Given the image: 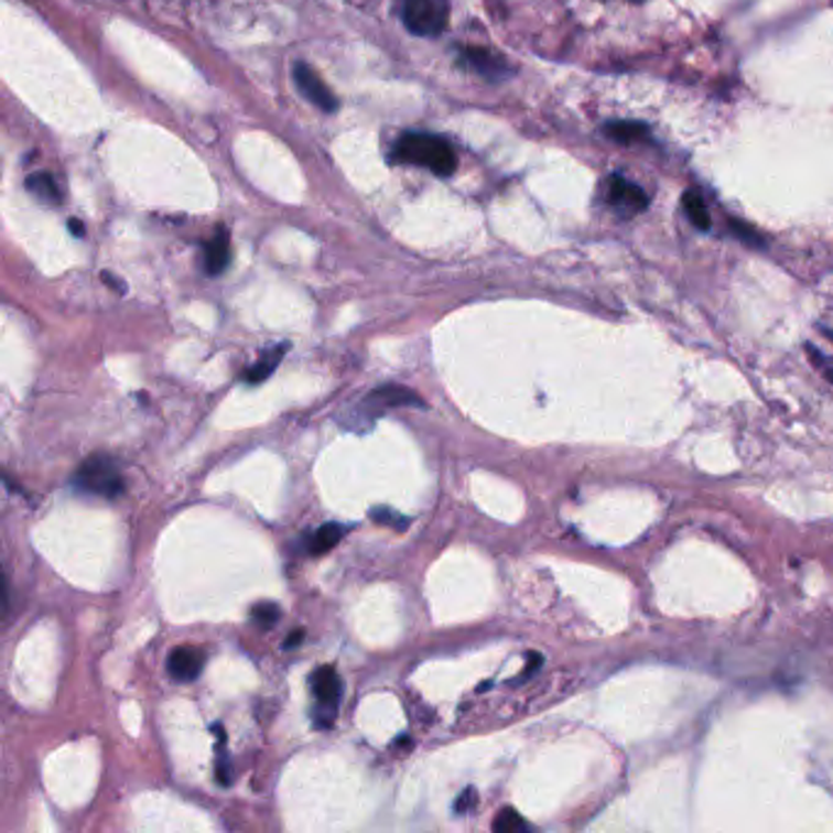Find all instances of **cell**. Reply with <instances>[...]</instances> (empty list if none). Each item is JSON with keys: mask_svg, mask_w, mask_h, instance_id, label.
Returning a JSON list of instances; mask_svg holds the SVG:
<instances>
[{"mask_svg": "<svg viewBox=\"0 0 833 833\" xmlns=\"http://www.w3.org/2000/svg\"><path fill=\"white\" fill-rule=\"evenodd\" d=\"M682 208H684L686 218H690V223L694 225L696 230L706 232L708 228H712V216H708L706 201H704V196L700 194V191H696V188L684 191V196H682Z\"/></svg>", "mask_w": 833, "mask_h": 833, "instance_id": "cell-11", "label": "cell"}, {"mask_svg": "<svg viewBox=\"0 0 833 833\" xmlns=\"http://www.w3.org/2000/svg\"><path fill=\"white\" fill-rule=\"evenodd\" d=\"M294 82L299 86V91L306 96L313 106H318L325 112H333L337 108L335 96L328 91V86L321 82V76L313 69H309L306 64H296L294 69Z\"/></svg>", "mask_w": 833, "mask_h": 833, "instance_id": "cell-7", "label": "cell"}, {"mask_svg": "<svg viewBox=\"0 0 833 833\" xmlns=\"http://www.w3.org/2000/svg\"><path fill=\"white\" fill-rule=\"evenodd\" d=\"M74 484L86 494L104 499H118L126 491V482H122L120 472L116 467V459L108 455H94L78 467Z\"/></svg>", "mask_w": 833, "mask_h": 833, "instance_id": "cell-3", "label": "cell"}, {"mask_svg": "<svg viewBox=\"0 0 833 833\" xmlns=\"http://www.w3.org/2000/svg\"><path fill=\"white\" fill-rule=\"evenodd\" d=\"M391 156H393V162L431 169V172L437 176H450L457 169V156H455L453 144L445 142L443 138H437V134H428V132H407L397 142Z\"/></svg>", "mask_w": 833, "mask_h": 833, "instance_id": "cell-1", "label": "cell"}, {"mask_svg": "<svg viewBox=\"0 0 833 833\" xmlns=\"http://www.w3.org/2000/svg\"><path fill=\"white\" fill-rule=\"evenodd\" d=\"M311 686L315 692V700H318V704H321L318 712H315V726L328 728V726H333L335 708H337V702H340V696H343V682H340V678H337L335 668L325 666V668L313 672Z\"/></svg>", "mask_w": 833, "mask_h": 833, "instance_id": "cell-5", "label": "cell"}, {"mask_svg": "<svg viewBox=\"0 0 833 833\" xmlns=\"http://www.w3.org/2000/svg\"><path fill=\"white\" fill-rule=\"evenodd\" d=\"M301 640H303V628L294 630V634H291V636H289V640H286V643H284V648L289 650V648H294V646H301Z\"/></svg>", "mask_w": 833, "mask_h": 833, "instance_id": "cell-22", "label": "cell"}, {"mask_svg": "<svg viewBox=\"0 0 833 833\" xmlns=\"http://www.w3.org/2000/svg\"><path fill=\"white\" fill-rule=\"evenodd\" d=\"M599 198H602V204L621 220L636 218L640 216V213H646L650 206L648 191L640 184L630 182V178H626L624 174L606 176L599 188Z\"/></svg>", "mask_w": 833, "mask_h": 833, "instance_id": "cell-2", "label": "cell"}, {"mask_svg": "<svg viewBox=\"0 0 833 833\" xmlns=\"http://www.w3.org/2000/svg\"><path fill=\"white\" fill-rule=\"evenodd\" d=\"M228 264H230V238H228V230L218 228V232L213 235V240L206 245V272L210 277H218L228 269Z\"/></svg>", "mask_w": 833, "mask_h": 833, "instance_id": "cell-9", "label": "cell"}, {"mask_svg": "<svg viewBox=\"0 0 833 833\" xmlns=\"http://www.w3.org/2000/svg\"><path fill=\"white\" fill-rule=\"evenodd\" d=\"M475 807H477V790H475V787H467V790H463V794L457 797L455 812L457 814H469Z\"/></svg>", "mask_w": 833, "mask_h": 833, "instance_id": "cell-19", "label": "cell"}, {"mask_svg": "<svg viewBox=\"0 0 833 833\" xmlns=\"http://www.w3.org/2000/svg\"><path fill=\"white\" fill-rule=\"evenodd\" d=\"M369 403H379V407H421V399L415 397L413 391L401 389V387H381L377 391H371V397L367 399Z\"/></svg>", "mask_w": 833, "mask_h": 833, "instance_id": "cell-13", "label": "cell"}, {"mask_svg": "<svg viewBox=\"0 0 833 833\" xmlns=\"http://www.w3.org/2000/svg\"><path fill=\"white\" fill-rule=\"evenodd\" d=\"M528 824L526 821L513 812V809H504V812L494 819V831L499 833H516V831H526Z\"/></svg>", "mask_w": 833, "mask_h": 833, "instance_id": "cell-16", "label": "cell"}, {"mask_svg": "<svg viewBox=\"0 0 833 833\" xmlns=\"http://www.w3.org/2000/svg\"><path fill=\"white\" fill-rule=\"evenodd\" d=\"M630 3H640V0H630Z\"/></svg>", "mask_w": 833, "mask_h": 833, "instance_id": "cell-25", "label": "cell"}, {"mask_svg": "<svg viewBox=\"0 0 833 833\" xmlns=\"http://www.w3.org/2000/svg\"><path fill=\"white\" fill-rule=\"evenodd\" d=\"M252 621L257 624V626H262V628H269V626H274L277 621H279V616H281V609H279V606L277 604H269V602H264V604H257L255 606V609H252Z\"/></svg>", "mask_w": 833, "mask_h": 833, "instance_id": "cell-17", "label": "cell"}, {"mask_svg": "<svg viewBox=\"0 0 833 833\" xmlns=\"http://www.w3.org/2000/svg\"><path fill=\"white\" fill-rule=\"evenodd\" d=\"M450 20L447 0H403V22L419 37L443 35Z\"/></svg>", "mask_w": 833, "mask_h": 833, "instance_id": "cell-4", "label": "cell"}, {"mask_svg": "<svg viewBox=\"0 0 833 833\" xmlns=\"http://www.w3.org/2000/svg\"><path fill=\"white\" fill-rule=\"evenodd\" d=\"M604 134L618 144H634V142H648L650 128L643 122H630V120H612L604 126Z\"/></svg>", "mask_w": 833, "mask_h": 833, "instance_id": "cell-10", "label": "cell"}, {"mask_svg": "<svg viewBox=\"0 0 833 833\" xmlns=\"http://www.w3.org/2000/svg\"><path fill=\"white\" fill-rule=\"evenodd\" d=\"M343 536H345V526H340V523H325V526L318 528V531L313 533L309 550H311L313 555L328 553V550H333L337 543H340Z\"/></svg>", "mask_w": 833, "mask_h": 833, "instance_id": "cell-15", "label": "cell"}, {"mask_svg": "<svg viewBox=\"0 0 833 833\" xmlns=\"http://www.w3.org/2000/svg\"><path fill=\"white\" fill-rule=\"evenodd\" d=\"M28 191L37 201H42V204H50V206L62 204L60 186H56V182L50 174H32L28 178Z\"/></svg>", "mask_w": 833, "mask_h": 833, "instance_id": "cell-14", "label": "cell"}, {"mask_svg": "<svg viewBox=\"0 0 833 833\" xmlns=\"http://www.w3.org/2000/svg\"><path fill=\"white\" fill-rule=\"evenodd\" d=\"M286 350H289V345H286V343H281V345L272 347V350H267V353L260 357V363H257V365L245 375V381H247V385H260V381H264L267 377H272V375H274V369H277L279 363H281V357L286 355Z\"/></svg>", "mask_w": 833, "mask_h": 833, "instance_id": "cell-12", "label": "cell"}, {"mask_svg": "<svg viewBox=\"0 0 833 833\" xmlns=\"http://www.w3.org/2000/svg\"><path fill=\"white\" fill-rule=\"evenodd\" d=\"M829 337H833V331H829Z\"/></svg>", "mask_w": 833, "mask_h": 833, "instance_id": "cell-26", "label": "cell"}, {"mask_svg": "<svg viewBox=\"0 0 833 833\" xmlns=\"http://www.w3.org/2000/svg\"><path fill=\"white\" fill-rule=\"evenodd\" d=\"M216 778L223 787L230 785V765H228V758H225V753H220V760H218V768H216Z\"/></svg>", "mask_w": 833, "mask_h": 833, "instance_id": "cell-21", "label": "cell"}, {"mask_svg": "<svg viewBox=\"0 0 833 833\" xmlns=\"http://www.w3.org/2000/svg\"><path fill=\"white\" fill-rule=\"evenodd\" d=\"M463 62L469 66L472 72H477L479 76L489 78V82H501V78L511 76L513 69L509 66V62L504 60V56L494 54L489 50H475L469 47L465 54H463Z\"/></svg>", "mask_w": 833, "mask_h": 833, "instance_id": "cell-8", "label": "cell"}, {"mask_svg": "<svg viewBox=\"0 0 833 833\" xmlns=\"http://www.w3.org/2000/svg\"><path fill=\"white\" fill-rule=\"evenodd\" d=\"M104 281H106V284H110V289L120 291V294H122V291H126V284H122V281H116L110 274H104Z\"/></svg>", "mask_w": 833, "mask_h": 833, "instance_id": "cell-23", "label": "cell"}, {"mask_svg": "<svg viewBox=\"0 0 833 833\" xmlns=\"http://www.w3.org/2000/svg\"><path fill=\"white\" fill-rule=\"evenodd\" d=\"M369 516H371V521H377L381 526H391V528H397V531H407V526H409V519L393 513L391 509H371Z\"/></svg>", "mask_w": 833, "mask_h": 833, "instance_id": "cell-18", "label": "cell"}, {"mask_svg": "<svg viewBox=\"0 0 833 833\" xmlns=\"http://www.w3.org/2000/svg\"><path fill=\"white\" fill-rule=\"evenodd\" d=\"M69 230H72V235H76V238H84V225L82 223H78V220H72L69 223Z\"/></svg>", "mask_w": 833, "mask_h": 833, "instance_id": "cell-24", "label": "cell"}, {"mask_svg": "<svg viewBox=\"0 0 833 833\" xmlns=\"http://www.w3.org/2000/svg\"><path fill=\"white\" fill-rule=\"evenodd\" d=\"M809 357H814L816 367H819L821 371H824L826 379H831V381H833V357L821 355L819 350H814V347H809Z\"/></svg>", "mask_w": 833, "mask_h": 833, "instance_id": "cell-20", "label": "cell"}, {"mask_svg": "<svg viewBox=\"0 0 833 833\" xmlns=\"http://www.w3.org/2000/svg\"><path fill=\"white\" fill-rule=\"evenodd\" d=\"M204 666H206V652L194 646L174 648L172 652H169V660H166L169 674L178 682L196 680L201 670H204Z\"/></svg>", "mask_w": 833, "mask_h": 833, "instance_id": "cell-6", "label": "cell"}]
</instances>
